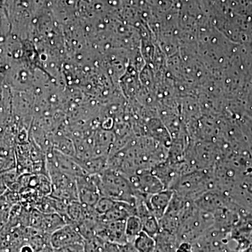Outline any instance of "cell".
Masks as SVG:
<instances>
[{
  "mask_svg": "<svg viewBox=\"0 0 252 252\" xmlns=\"http://www.w3.org/2000/svg\"><path fill=\"white\" fill-rule=\"evenodd\" d=\"M98 176L101 196L135 205V193L126 176L110 168H107Z\"/></svg>",
  "mask_w": 252,
  "mask_h": 252,
  "instance_id": "7a4b0ae2",
  "label": "cell"
},
{
  "mask_svg": "<svg viewBox=\"0 0 252 252\" xmlns=\"http://www.w3.org/2000/svg\"><path fill=\"white\" fill-rule=\"evenodd\" d=\"M76 160L87 175H100L109 168L108 157H92L84 160Z\"/></svg>",
  "mask_w": 252,
  "mask_h": 252,
  "instance_id": "ba28073f",
  "label": "cell"
},
{
  "mask_svg": "<svg viewBox=\"0 0 252 252\" xmlns=\"http://www.w3.org/2000/svg\"><path fill=\"white\" fill-rule=\"evenodd\" d=\"M140 219L142 223V231L155 238L160 231L158 220L151 212Z\"/></svg>",
  "mask_w": 252,
  "mask_h": 252,
  "instance_id": "8fae6325",
  "label": "cell"
},
{
  "mask_svg": "<svg viewBox=\"0 0 252 252\" xmlns=\"http://www.w3.org/2000/svg\"><path fill=\"white\" fill-rule=\"evenodd\" d=\"M127 179L135 193V197L147 198L165 189L161 181L154 175L152 170H141L129 176Z\"/></svg>",
  "mask_w": 252,
  "mask_h": 252,
  "instance_id": "277c9868",
  "label": "cell"
},
{
  "mask_svg": "<svg viewBox=\"0 0 252 252\" xmlns=\"http://www.w3.org/2000/svg\"><path fill=\"white\" fill-rule=\"evenodd\" d=\"M142 231V223L140 217L135 215L127 217L126 220V235L127 243H132Z\"/></svg>",
  "mask_w": 252,
  "mask_h": 252,
  "instance_id": "30bf717a",
  "label": "cell"
},
{
  "mask_svg": "<svg viewBox=\"0 0 252 252\" xmlns=\"http://www.w3.org/2000/svg\"><path fill=\"white\" fill-rule=\"evenodd\" d=\"M84 238L81 235L76 225L67 223L55 230L49 236V245L54 250H60L75 245L84 243Z\"/></svg>",
  "mask_w": 252,
  "mask_h": 252,
  "instance_id": "5b68a950",
  "label": "cell"
},
{
  "mask_svg": "<svg viewBox=\"0 0 252 252\" xmlns=\"http://www.w3.org/2000/svg\"><path fill=\"white\" fill-rule=\"evenodd\" d=\"M214 222L213 214L199 210L195 205L184 217L176 233L178 244L182 242L193 243L211 228Z\"/></svg>",
  "mask_w": 252,
  "mask_h": 252,
  "instance_id": "3957f363",
  "label": "cell"
},
{
  "mask_svg": "<svg viewBox=\"0 0 252 252\" xmlns=\"http://www.w3.org/2000/svg\"><path fill=\"white\" fill-rule=\"evenodd\" d=\"M173 195L174 191L171 189H163L146 198V203L149 211L158 220L166 212Z\"/></svg>",
  "mask_w": 252,
  "mask_h": 252,
  "instance_id": "52a82bcc",
  "label": "cell"
},
{
  "mask_svg": "<svg viewBox=\"0 0 252 252\" xmlns=\"http://www.w3.org/2000/svg\"><path fill=\"white\" fill-rule=\"evenodd\" d=\"M131 244L137 252H154L157 243L155 238L142 231Z\"/></svg>",
  "mask_w": 252,
  "mask_h": 252,
  "instance_id": "9c48e42d",
  "label": "cell"
},
{
  "mask_svg": "<svg viewBox=\"0 0 252 252\" xmlns=\"http://www.w3.org/2000/svg\"><path fill=\"white\" fill-rule=\"evenodd\" d=\"M55 252H85L84 249V243L75 244L70 245L66 248L60 249V250H54Z\"/></svg>",
  "mask_w": 252,
  "mask_h": 252,
  "instance_id": "4fadbf2b",
  "label": "cell"
},
{
  "mask_svg": "<svg viewBox=\"0 0 252 252\" xmlns=\"http://www.w3.org/2000/svg\"><path fill=\"white\" fill-rule=\"evenodd\" d=\"M172 190L177 195L192 201L208 190H217L213 169L187 172L180 177Z\"/></svg>",
  "mask_w": 252,
  "mask_h": 252,
  "instance_id": "6da1fadb",
  "label": "cell"
},
{
  "mask_svg": "<svg viewBox=\"0 0 252 252\" xmlns=\"http://www.w3.org/2000/svg\"><path fill=\"white\" fill-rule=\"evenodd\" d=\"M175 252H193L192 243L189 242H182L177 245Z\"/></svg>",
  "mask_w": 252,
  "mask_h": 252,
  "instance_id": "5bb4252c",
  "label": "cell"
},
{
  "mask_svg": "<svg viewBox=\"0 0 252 252\" xmlns=\"http://www.w3.org/2000/svg\"><path fill=\"white\" fill-rule=\"evenodd\" d=\"M116 202L117 201L107 198V197L101 196L98 201L93 207H94V211L97 212L99 216H102V215H105L114 206Z\"/></svg>",
  "mask_w": 252,
  "mask_h": 252,
  "instance_id": "7c38bea8",
  "label": "cell"
},
{
  "mask_svg": "<svg viewBox=\"0 0 252 252\" xmlns=\"http://www.w3.org/2000/svg\"><path fill=\"white\" fill-rule=\"evenodd\" d=\"M96 236L104 241L117 245L128 243L126 235V220L99 222L96 230Z\"/></svg>",
  "mask_w": 252,
  "mask_h": 252,
  "instance_id": "8992f818",
  "label": "cell"
}]
</instances>
